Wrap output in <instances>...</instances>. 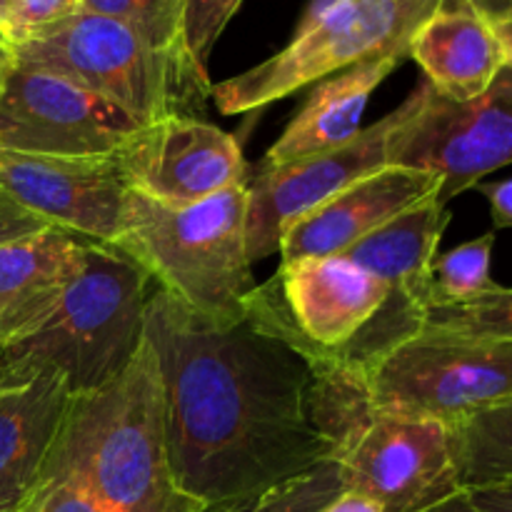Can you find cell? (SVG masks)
<instances>
[{
	"instance_id": "cell-7",
	"label": "cell",
	"mask_w": 512,
	"mask_h": 512,
	"mask_svg": "<svg viewBox=\"0 0 512 512\" xmlns=\"http://www.w3.org/2000/svg\"><path fill=\"white\" fill-rule=\"evenodd\" d=\"M373 410L445 428L512 400V345L420 330L363 373Z\"/></svg>"
},
{
	"instance_id": "cell-28",
	"label": "cell",
	"mask_w": 512,
	"mask_h": 512,
	"mask_svg": "<svg viewBox=\"0 0 512 512\" xmlns=\"http://www.w3.org/2000/svg\"><path fill=\"white\" fill-rule=\"evenodd\" d=\"M48 228L50 225L45 220L30 213L28 208H23L18 200H13L0 188V245L30 238V235H38Z\"/></svg>"
},
{
	"instance_id": "cell-22",
	"label": "cell",
	"mask_w": 512,
	"mask_h": 512,
	"mask_svg": "<svg viewBox=\"0 0 512 512\" xmlns=\"http://www.w3.org/2000/svg\"><path fill=\"white\" fill-rule=\"evenodd\" d=\"M420 330L480 343L512 345V288L498 285L473 303L430 305Z\"/></svg>"
},
{
	"instance_id": "cell-11",
	"label": "cell",
	"mask_w": 512,
	"mask_h": 512,
	"mask_svg": "<svg viewBox=\"0 0 512 512\" xmlns=\"http://www.w3.org/2000/svg\"><path fill=\"white\" fill-rule=\"evenodd\" d=\"M413 110V95L403 100L393 113L363 128L353 140L323 153L295 158L283 165L260 163L248 178V243L250 263H263L278 253L280 235L333 195L358 183L360 178L378 173L390 165L393 140Z\"/></svg>"
},
{
	"instance_id": "cell-33",
	"label": "cell",
	"mask_w": 512,
	"mask_h": 512,
	"mask_svg": "<svg viewBox=\"0 0 512 512\" xmlns=\"http://www.w3.org/2000/svg\"><path fill=\"white\" fill-rule=\"evenodd\" d=\"M495 33H498L500 43H503L505 55H508V65H512V0H505L503 10L495 18H490Z\"/></svg>"
},
{
	"instance_id": "cell-1",
	"label": "cell",
	"mask_w": 512,
	"mask_h": 512,
	"mask_svg": "<svg viewBox=\"0 0 512 512\" xmlns=\"http://www.w3.org/2000/svg\"><path fill=\"white\" fill-rule=\"evenodd\" d=\"M178 488L218 505L333 463L318 380L288 343L245 318L220 330L155 290L145 305Z\"/></svg>"
},
{
	"instance_id": "cell-14",
	"label": "cell",
	"mask_w": 512,
	"mask_h": 512,
	"mask_svg": "<svg viewBox=\"0 0 512 512\" xmlns=\"http://www.w3.org/2000/svg\"><path fill=\"white\" fill-rule=\"evenodd\" d=\"M440 188L443 183L435 175L385 165L290 223L280 235V263L343 255L405 210L440 195Z\"/></svg>"
},
{
	"instance_id": "cell-13",
	"label": "cell",
	"mask_w": 512,
	"mask_h": 512,
	"mask_svg": "<svg viewBox=\"0 0 512 512\" xmlns=\"http://www.w3.org/2000/svg\"><path fill=\"white\" fill-rule=\"evenodd\" d=\"M0 188L50 228L113 245L125 220L128 183L115 158H55L0 150Z\"/></svg>"
},
{
	"instance_id": "cell-30",
	"label": "cell",
	"mask_w": 512,
	"mask_h": 512,
	"mask_svg": "<svg viewBox=\"0 0 512 512\" xmlns=\"http://www.w3.org/2000/svg\"><path fill=\"white\" fill-rule=\"evenodd\" d=\"M470 503L483 512H512V483L465 490Z\"/></svg>"
},
{
	"instance_id": "cell-24",
	"label": "cell",
	"mask_w": 512,
	"mask_h": 512,
	"mask_svg": "<svg viewBox=\"0 0 512 512\" xmlns=\"http://www.w3.org/2000/svg\"><path fill=\"white\" fill-rule=\"evenodd\" d=\"M80 10L118 20L153 48L188 58L183 45L185 0H80Z\"/></svg>"
},
{
	"instance_id": "cell-9",
	"label": "cell",
	"mask_w": 512,
	"mask_h": 512,
	"mask_svg": "<svg viewBox=\"0 0 512 512\" xmlns=\"http://www.w3.org/2000/svg\"><path fill=\"white\" fill-rule=\"evenodd\" d=\"M335 463L345 490L368 495L385 512H425L463 493L450 428L435 420L373 410Z\"/></svg>"
},
{
	"instance_id": "cell-27",
	"label": "cell",
	"mask_w": 512,
	"mask_h": 512,
	"mask_svg": "<svg viewBox=\"0 0 512 512\" xmlns=\"http://www.w3.org/2000/svg\"><path fill=\"white\" fill-rule=\"evenodd\" d=\"M80 0H18L15 8L13 28L8 33V43H18L25 35L45 28V25L63 20L68 15L78 13Z\"/></svg>"
},
{
	"instance_id": "cell-23",
	"label": "cell",
	"mask_w": 512,
	"mask_h": 512,
	"mask_svg": "<svg viewBox=\"0 0 512 512\" xmlns=\"http://www.w3.org/2000/svg\"><path fill=\"white\" fill-rule=\"evenodd\" d=\"M345 490L338 463H323L283 485L245 495L228 503L208 505L203 512H318Z\"/></svg>"
},
{
	"instance_id": "cell-25",
	"label": "cell",
	"mask_w": 512,
	"mask_h": 512,
	"mask_svg": "<svg viewBox=\"0 0 512 512\" xmlns=\"http://www.w3.org/2000/svg\"><path fill=\"white\" fill-rule=\"evenodd\" d=\"M243 0H185L183 10V45L190 63L203 78L208 75V60L220 33L238 13Z\"/></svg>"
},
{
	"instance_id": "cell-31",
	"label": "cell",
	"mask_w": 512,
	"mask_h": 512,
	"mask_svg": "<svg viewBox=\"0 0 512 512\" xmlns=\"http://www.w3.org/2000/svg\"><path fill=\"white\" fill-rule=\"evenodd\" d=\"M318 512H385L380 508V503H375L373 498L363 493H355V490H343L338 498L330 500L325 508H320Z\"/></svg>"
},
{
	"instance_id": "cell-12",
	"label": "cell",
	"mask_w": 512,
	"mask_h": 512,
	"mask_svg": "<svg viewBox=\"0 0 512 512\" xmlns=\"http://www.w3.org/2000/svg\"><path fill=\"white\" fill-rule=\"evenodd\" d=\"M115 163L130 190L168 208L198 205L250 178L238 138L190 115L140 125Z\"/></svg>"
},
{
	"instance_id": "cell-5",
	"label": "cell",
	"mask_w": 512,
	"mask_h": 512,
	"mask_svg": "<svg viewBox=\"0 0 512 512\" xmlns=\"http://www.w3.org/2000/svg\"><path fill=\"white\" fill-rule=\"evenodd\" d=\"M13 60L83 85L138 125L185 115L213 88L185 55L153 48L128 25L83 10L13 43Z\"/></svg>"
},
{
	"instance_id": "cell-4",
	"label": "cell",
	"mask_w": 512,
	"mask_h": 512,
	"mask_svg": "<svg viewBox=\"0 0 512 512\" xmlns=\"http://www.w3.org/2000/svg\"><path fill=\"white\" fill-rule=\"evenodd\" d=\"M150 275L113 245L88 243L80 273L55 313L20 343L0 350V385L58 375L73 395L118 378L145 338Z\"/></svg>"
},
{
	"instance_id": "cell-6",
	"label": "cell",
	"mask_w": 512,
	"mask_h": 512,
	"mask_svg": "<svg viewBox=\"0 0 512 512\" xmlns=\"http://www.w3.org/2000/svg\"><path fill=\"white\" fill-rule=\"evenodd\" d=\"M435 3L438 0H353L315 28L293 35L268 60L215 83L210 98L220 113L240 115L288 98L363 60L408 50L410 38Z\"/></svg>"
},
{
	"instance_id": "cell-15",
	"label": "cell",
	"mask_w": 512,
	"mask_h": 512,
	"mask_svg": "<svg viewBox=\"0 0 512 512\" xmlns=\"http://www.w3.org/2000/svg\"><path fill=\"white\" fill-rule=\"evenodd\" d=\"M408 58L423 68L425 83L450 100H473L508 65L493 23L475 0H438L410 38Z\"/></svg>"
},
{
	"instance_id": "cell-18",
	"label": "cell",
	"mask_w": 512,
	"mask_h": 512,
	"mask_svg": "<svg viewBox=\"0 0 512 512\" xmlns=\"http://www.w3.org/2000/svg\"><path fill=\"white\" fill-rule=\"evenodd\" d=\"M405 58L408 50H395L318 80L303 108L268 150L263 163L283 165L353 140L363 130L360 123L370 95Z\"/></svg>"
},
{
	"instance_id": "cell-2",
	"label": "cell",
	"mask_w": 512,
	"mask_h": 512,
	"mask_svg": "<svg viewBox=\"0 0 512 512\" xmlns=\"http://www.w3.org/2000/svg\"><path fill=\"white\" fill-rule=\"evenodd\" d=\"M45 475L73 478L100 512H203L178 488L165 438L160 370L148 335L128 368L75 395Z\"/></svg>"
},
{
	"instance_id": "cell-38",
	"label": "cell",
	"mask_w": 512,
	"mask_h": 512,
	"mask_svg": "<svg viewBox=\"0 0 512 512\" xmlns=\"http://www.w3.org/2000/svg\"><path fill=\"white\" fill-rule=\"evenodd\" d=\"M0 33H3V30H0Z\"/></svg>"
},
{
	"instance_id": "cell-20",
	"label": "cell",
	"mask_w": 512,
	"mask_h": 512,
	"mask_svg": "<svg viewBox=\"0 0 512 512\" xmlns=\"http://www.w3.org/2000/svg\"><path fill=\"white\" fill-rule=\"evenodd\" d=\"M460 488L512 483V400L450 428Z\"/></svg>"
},
{
	"instance_id": "cell-29",
	"label": "cell",
	"mask_w": 512,
	"mask_h": 512,
	"mask_svg": "<svg viewBox=\"0 0 512 512\" xmlns=\"http://www.w3.org/2000/svg\"><path fill=\"white\" fill-rule=\"evenodd\" d=\"M475 190L488 198L495 233H498V230H512V178L480 180V183L475 185Z\"/></svg>"
},
{
	"instance_id": "cell-34",
	"label": "cell",
	"mask_w": 512,
	"mask_h": 512,
	"mask_svg": "<svg viewBox=\"0 0 512 512\" xmlns=\"http://www.w3.org/2000/svg\"><path fill=\"white\" fill-rule=\"evenodd\" d=\"M425 512H483V510L475 508V505L470 503V498H468V495H465V490H463V493L453 495V498H450V500H445V503L435 505V508H430V510H425Z\"/></svg>"
},
{
	"instance_id": "cell-21",
	"label": "cell",
	"mask_w": 512,
	"mask_h": 512,
	"mask_svg": "<svg viewBox=\"0 0 512 512\" xmlns=\"http://www.w3.org/2000/svg\"><path fill=\"white\" fill-rule=\"evenodd\" d=\"M493 248L495 230L480 238L468 240L448 253L435 255L433 263V303L430 305H460L483 298L498 288L493 280Z\"/></svg>"
},
{
	"instance_id": "cell-17",
	"label": "cell",
	"mask_w": 512,
	"mask_h": 512,
	"mask_svg": "<svg viewBox=\"0 0 512 512\" xmlns=\"http://www.w3.org/2000/svg\"><path fill=\"white\" fill-rule=\"evenodd\" d=\"M85 245L58 228L0 245V350L43 328L83 268Z\"/></svg>"
},
{
	"instance_id": "cell-32",
	"label": "cell",
	"mask_w": 512,
	"mask_h": 512,
	"mask_svg": "<svg viewBox=\"0 0 512 512\" xmlns=\"http://www.w3.org/2000/svg\"><path fill=\"white\" fill-rule=\"evenodd\" d=\"M350 3H353V0H310V5L305 8L303 18H300L298 28H295L293 35H300V33H305V30L315 28L320 20H325L328 15H333L335 10L345 8V5H350Z\"/></svg>"
},
{
	"instance_id": "cell-26",
	"label": "cell",
	"mask_w": 512,
	"mask_h": 512,
	"mask_svg": "<svg viewBox=\"0 0 512 512\" xmlns=\"http://www.w3.org/2000/svg\"><path fill=\"white\" fill-rule=\"evenodd\" d=\"M15 512H100L90 495L68 475H45L28 503Z\"/></svg>"
},
{
	"instance_id": "cell-19",
	"label": "cell",
	"mask_w": 512,
	"mask_h": 512,
	"mask_svg": "<svg viewBox=\"0 0 512 512\" xmlns=\"http://www.w3.org/2000/svg\"><path fill=\"white\" fill-rule=\"evenodd\" d=\"M448 225V205L433 195L355 243L343 258L373 273L390 293L425 313L433 303V263Z\"/></svg>"
},
{
	"instance_id": "cell-16",
	"label": "cell",
	"mask_w": 512,
	"mask_h": 512,
	"mask_svg": "<svg viewBox=\"0 0 512 512\" xmlns=\"http://www.w3.org/2000/svg\"><path fill=\"white\" fill-rule=\"evenodd\" d=\"M73 398L50 373L0 385V512L20 510L38 490Z\"/></svg>"
},
{
	"instance_id": "cell-10",
	"label": "cell",
	"mask_w": 512,
	"mask_h": 512,
	"mask_svg": "<svg viewBox=\"0 0 512 512\" xmlns=\"http://www.w3.org/2000/svg\"><path fill=\"white\" fill-rule=\"evenodd\" d=\"M140 125L83 85L13 60L0 88V150L115 158Z\"/></svg>"
},
{
	"instance_id": "cell-35",
	"label": "cell",
	"mask_w": 512,
	"mask_h": 512,
	"mask_svg": "<svg viewBox=\"0 0 512 512\" xmlns=\"http://www.w3.org/2000/svg\"><path fill=\"white\" fill-rule=\"evenodd\" d=\"M10 68H13V45H10L8 38L0 33V88H3V80Z\"/></svg>"
},
{
	"instance_id": "cell-37",
	"label": "cell",
	"mask_w": 512,
	"mask_h": 512,
	"mask_svg": "<svg viewBox=\"0 0 512 512\" xmlns=\"http://www.w3.org/2000/svg\"><path fill=\"white\" fill-rule=\"evenodd\" d=\"M475 3H478L480 8L485 10V15H488V18H495V15H498L500 10H503L505 0H475Z\"/></svg>"
},
{
	"instance_id": "cell-8",
	"label": "cell",
	"mask_w": 512,
	"mask_h": 512,
	"mask_svg": "<svg viewBox=\"0 0 512 512\" xmlns=\"http://www.w3.org/2000/svg\"><path fill=\"white\" fill-rule=\"evenodd\" d=\"M410 95L413 110L395 135L390 165L440 178V203L512 165V65L465 103L443 98L425 80Z\"/></svg>"
},
{
	"instance_id": "cell-36",
	"label": "cell",
	"mask_w": 512,
	"mask_h": 512,
	"mask_svg": "<svg viewBox=\"0 0 512 512\" xmlns=\"http://www.w3.org/2000/svg\"><path fill=\"white\" fill-rule=\"evenodd\" d=\"M15 8H18V0H0V30H3L5 38H8L10 28H13Z\"/></svg>"
},
{
	"instance_id": "cell-3",
	"label": "cell",
	"mask_w": 512,
	"mask_h": 512,
	"mask_svg": "<svg viewBox=\"0 0 512 512\" xmlns=\"http://www.w3.org/2000/svg\"><path fill=\"white\" fill-rule=\"evenodd\" d=\"M245 225L248 183L188 208H168L130 190L113 248L190 313L228 330L243 323L245 305L258 288Z\"/></svg>"
}]
</instances>
